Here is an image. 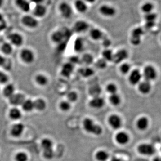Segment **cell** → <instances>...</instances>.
<instances>
[{
	"instance_id": "1",
	"label": "cell",
	"mask_w": 161,
	"mask_h": 161,
	"mask_svg": "<svg viewBox=\"0 0 161 161\" xmlns=\"http://www.w3.org/2000/svg\"><path fill=\"white\" fill-rule=\"evenodd\" d=\"M84 128L86 131L94 135H100L102 132V129L98 125H95L94 122L89 118H87L83 122Z\"/></svg>"
},
{
	"instance_id": "2",
	"label": "cell",
	"mask_w": 161,
	"mask_h": 161,
	"mask_svg": "<svg viewBox=\"0 0 161 161\" xmlns=\"http://www.w3.org/2000/svg\"><path fill=\"white\" fill-rule=\"evenodd\" d=\"M59 10L62 16L66 19L70 18L73 14V10L71 7L67 2H62L60 4L59 7Z\"/></svg>"
},
{
	"instance_id": "3",
	"label": "cell",
	"mask_w": 161,
	"mask_h": 161,
	"mask_svg": "<svg viewBox=\"0 0 161 161\" xmlns=\"http://www.w3.org/2000/svg\"><path fill=\"white\" fill-rule=\"evenodd\" d=\"M138 151L141 154L150 156L154 154L155 149L152 145L144 143L138 146Z\"/></svg>"
},
{
	"instance_id": "4",
	"label": "cell",
	"mask_w": 161,
	"mask_h": 161,
	"mask_svg": "<svg viewBox=\"0 0 161 161\" xmlns=\"http://www.w3.org/2000/svg\"><path fill=\"white\" fill-rule=\"evenodd\" d=\"M22 23L25 26L32 29L36 28L39 24L38 21L35 17L28 15L23 17Z\"/></svg>"
},
{
	"instance_id": "5",
	"label": "cell",
	"mask_w": 161,
	"mask_h": 161,
	"mask_svg": "<svg viewBox=\"0 0 161 161\" xmlns=\"http://www.w3.org/2000/svg\"><path fill=\"white\" fill-rule=\"evenodd\" d=\"M157 76L156 70L152 66L148 65L144 69L143 73V77L145 81L150 82L154 80Z\"/></svg>"
},
{
	"instance_id": "6",
	"label": "cell",
	"mask_w": 161,
	"mask_h": 161,
	"mask_svg": "<svg viewBox=\"0 0 161 161\" xmlns=\"http://www.w3.org/2000/svg\"><path fill=\"white\" fill-rule=\"evenodd\" d=\"M143 34V30L141 27H137L132 32L130 42L132 45L138 46L141 42V37Z\"/></svg>"
},
{
	"instance_id": "7",
	"label": "cell",
	"mask_w": 161,
	"mask_h": 161,
	"mask_svg": "<svg viewBox=\"0 0 161 161\" xmlns=\"http://www.w3.org/2000/svg\"><path fill=\"white\" fill-rule=\"evenodd\" d=\"M99 11L101 15L106 17H113L116 14V11L115 8L110 5H101L99 8Z\"/></svg>"
},
{
	"instance_id": "8",
	"label": "cell",
	"mask_w": 161,
	"mask_h": 161,
	"mask_svg": "<svg viewBox=\"0 0 161 161\" xmlns=\"http://www.w3.org/2000/svg\"><path fill=\"white\" fill-rule=\"evenodd\" d=\"M89 28L88 24L84 20L75 22L73 26V30L77 33H82L86 32Z\"/></svg>"
},
{
	"instance_id": "9",
	"label": "cell",
	"mask_w": 161,
	"mask_h": 161,
	"mask_svg": "<svg viewBox=\"0 0 161 161\" xmlns=\"http://www.w3.org/2000/svg\"><path fill=\"white\" fill-rule=\"evenodd\" d=\"M20 58L25 63H32L34 60V55L32 50L24 49L21 51Z\"/></svg>"
},
{
	"instance_id": "10",
	"label": "cell",
	"mask_w": 161,
	"mask_h": 161,
	"mask_svg": "<svg viewBox=\"0 0 161 161\" xmlns=\"http://www.w3.org/2000/svg\"><path fill=\"white\" fill-rule=\"evenodd\" d=\"M142 74L141 72L138 70H135L131 72L129 77V81L131 84L135 85L138 84L141 82Z\"/></svg>"
},
{
	"instance_id": "11",
	"label": "cell",
	"mask_w": 161,
	"mask_h": 161,
	"mask_svg": "<svg viewBox=\"0 0 161 161\" xmlns=\"http://www.w3.org/2000/svg\"><path fill=\"white\" fill-rule=\"evenodd\" d=\"M128 57V53L126 50L124 49L119 50L114 55L113 61L116 64H118L126 60Z\"/></svg>"
},
{
	"instance_id": "12",
	"label": "cell",
	"mask_w": 161,
	"mask_h": 161,
	"mask_svg": "<svg viewBox=\"0 0 161 161\" xmlns=\"http://www.w3.org/2000/svg\"><path fill=\"white\" fill-rule=\"evenodd\" d=\"M9 101L11 104L14 106L22 105L24 101H25V96L20 93L14 94L9 98Z\"/></svg>"
},
{
	"instance_id": "13",
	"label": "cell",
	"mask_w": 161,
	"mask_h": 161,
	"mask_svg": "<svg viewBox=\"0 0 161 161\" xmlns=\"http://www.w3.org/2000/svg\"><path fill=\"white\" fill-rule=\"evenodd\" d=\"M47 13L46 7L43 4L35 5L33 10L34 16L38 18H42L45 16Z\"/></svg>"
},
{
	"instance_id": "14",
	"label": "cell",
	"mask_w": 161,
	"mask_h": 161,
	"mask_svg": "<svg viewBox=\"0 0 161 161\" xmlns=\"http://www.w3.org/2000/svg\"><path fill=\"white\" fill-rule=\"evenodd\" d=\"M108 122L110 126L114 129H118L121 127L122 125L121 120L117 115H111L110 117Z\"/></svg>"
},
{
	"instance_id": "15",
	"label": "cell",
	"mask_w": 161,
	"mask_h": 161,
	"mask_svg": "<svg viewBox=\"0 0 161 161\" xmlns=\"http://www.w3.org/2000/svg\"><path fill=\"white\" fill-rule=\"evenodd\" d=\"M8 39L11 43L16 46H20L23 42V38L19 34H11L8 36Z\"/></svg>"
},
{
	"instance_id": "16",
	"label": "cell",
	"mask_w": 161,
	"mask_h": 161,
	"mask_svg": "<svg viewBox=\"0 0 161 161\" xmlns=\"http://www.w3.org/2000/svg\"><path fill=\"white\" fill-rule=\"evenodd\" d=\"M17 7L25 13H28L30 10V4L27 0H15Z\"/></svg>"
},
{
	"instance_id": "17",
	"label": "cell",
	"mask_w": 161,
	"mask_h": 161,
	"mask_svg": "<svg viewBox=\"0 0 161 161\" xmlns=\"http://www.w3.org/2000/svg\"><path fill=\"white\" fill-rule=\"evenodd\" d=\"M75 8L80 13H84L88 9L87 3L83 0H76L74 2Z\"/></svg>"
},
{
	"instance_id": "18",
	"label": "cell",
	"mask_w": 161,
	"mask_h": 161,
	"mask_svg": "<svg viewBox=\"0 0 161 161\" xmlns=\"http://www.w3.org/2000/svg\"><path fill=\"white\" fill-rule=\"evenodd\" d=\"M138 89L140 92H141L142 94H147L151 91V85L150 82L145 80L143 81L140 82L138 87Z\"/></svg>"
},
{
	"instance_id": "19",
	"label": "cell",
	"mask_w": 161,
	"mask_h": 161,
	"mask_svg": "<svg viewBox=\"0 0 161 161\" xmlns=\"http://www.w3.org/2000/svg\"><path fill=\"white\" fill-rule=\"evenodd\" d=\"M105 104L103 98L99 96L94 97L90 101V105L92 107L95 108H101Z\"/></svg>"
},
{
	"instance_id": "20",
	"label": "cell",
	"mask_w": 161,
	"mask_h": 161,
	"mask_svg": "<svg viewBox=\"0 0 161 161\" xmlns=\"http://www.w3.org/2000/svg\"><path fill=\"white\" fill-rule=\"evenodd\" d=\"M24 129V126L22 123H17L14 125L11 129V134L15 137L20 136Z\"/></svg>"
},
{
	"instance_id": "21",
	"label": "cell",
	"mask_w": 161,
	"mask_h": 161,
	"mask_svg": "<svg viewBox=\"0 0 161 161\" xmlns=\"http://www.w3.org/2000/svg\"><path fill=\"white\" fill-rule=\"evenodd\" d=\"M116 140L120 145H126L129 140L128 135L123 132H120L117 133L116 136Z\"/></svg>"
},
{
	"instance_id": "22",
	"label": "cell",
	"mask_w": 161,
	"mask_h": 161,
	"mask_svg": "<svg viewBox=\"0 0 161 161\" xmlns=\"http://www.w3.org/2000/svg\"><path fill=\"white\" fill-rule=\"evenodd\" d=\"M65 34L61 30H57L54 32L51 35V39L55 43L61 42L65 38Z\"/></svg>"
},
{
	"instance_id": "23",
	"label": "cell",
	"mask_w": 161,
	"mask_h": 161,
	"mask_svg": "<svg viewBox=\"0 0 161 161\" xmlns=\"http://www.w3.org/2000/svg\"><path fill=\"white\" fill-rule=\"evenodd\" d=\"M149 126V120L148 118L142 117L140 118L136 122L137 128L140 130H145Z\"/></svg>"
},
{
	"instance_id": "24",
	"label": "cell",
	"mask_w": 161,
	"mask_h": 161,
	"mask_svg": "<svg viewBox=\"0 0 161 161\" xmlns=\"http://www.w3.org/2000/svg\"><path fill=\"white\" fill-rule=\"evenodd\" d=\"M73 65L71 63H65L63 65L61 73L65 77H70L73 71Z\"/></svg>"
},
{
	"instance_id": "25",
	"label": "cell",
	"mask_w": 161,
	"mask_h": 161,
	"mask_svg": "<svg viewBox=\"0 0 161 161\" xmlns=\"http://www.w3.org/2000/svg\"><path fill=\"white\" fill-rule=\"evenodd\" d=\"M90 35L93 40H98L103 38V34L98 28H93L90 31Z\"/></svg>"
},
{
	"instance_id": "26",
	"label": "cell",
	"mask_w": 161,
	"mask_h": 161,
	"mask_svg": "<svg viewBox=\"0 0 161 161\" xmlns=\"http://www.w3.org/2000/svg\"><path fill=\"white\" fill-rule=\"evenodd\" d=\"M14 87L12 84L7 85L3 90V94L5 96L10 98L14 94Z\"/></svg>"
},
{
	"instance_id": "27",
	"label": "cell",
	"mask_w": 161,
	"mask_h": 161,
	"mask_svg": "<svg viewBox=\"0 0 161 161\" xmlns=\"http://www.w3.org/2000/svg\"><path fill=\"white\" fill-rule=\"evenodd\" d=\"M22 107L25 111H30L34 108L33 101L31 100H25L22 104Z\"/></svg>"
},
{
	"instance_id": "28",
	"label": "cell",
	"mask_w": 161,
	"mask_h": 161,
	"mask_svg": "<svg viewBox=\"0 0 161 161\" xmlns=\"http://www.w3.org/2000/svg\"><path fill=\"white\" fill-rule=\"evenodd\" d=\"M34 108L39 110H45L46 107V104L45 103V101L42 99H38V100L35 101L34 102Z\"/></svg>"
},
{
	"instance_id": "29",
	"label": "cell",
	"mask_w": 161,
	"mask_h": 161,
	"mask_svg": "<svg viewBox=\"0 0 161 161\" xmlns=\"http://www.w3.org/2000/svg\"><path fill=\"white\" fill-rule=\"evenodd\" d=\"M153 8H154V5H153V4L150 2H147L142 5L141 7V10L143 13L146 14L152 13L153 11Z\"/></svg>"
},
{
	"instance_id": "30",
	"label": "cell",
	"mask_w": 161,
	"mask_h": 161,
	"mask_svg": "<svg viewBox=\"0 0 161 161\" xmlns=\"http://www.w3.org/2000/svg\"><path fill=\"white\" fill-rule=\"evenodd\" d=\"M22 116V114L20 110L17 108H13L10 111V117L12 119H19Z\"/></svg>"
},
{
	"instance_id": "31",
	"label": "cell",
	"mask_w": 161,
	"mask_h": 161,
	"mask_svg": "<svg viewBox=\"0 0 161 161\" xmlns=\"http://www.w3.org/2000/svg\"><path fill=\"white\" fill-rule=\"evenodd\" d=\"M84 47V42H83L82 39L81 38H78L75 40L74 43V49L75 51L77 52H81L83 50Z\"/></svg>"
},
{
	"instance_id": "32",
	"label": "cell",
	"mask_w": 161,
	"mask_h": 161,
	"mask_svg": "<svg viewBox=\"0 0 161 161\" xmlns=\"http://www.w3.org/2000/svg\"><path fill=\"white\" fill-rule=\"evenodd\" d=\"M103 59L106 61H112L114 57V54L113 52L110 49H105L104 50L102 53Z\"/></svg>"
},
{
	"instance_id": "33",
	"label": "cell",
	"mask_w": 161,
	"mask_h": 161,
	"mask_svg": "<svg viewBox=\"0 0 161 161\" xmlns=\"http://www.w3.org/2000/svg\"><path fill=\"white\" fill-rule=\"evenodd\" d=\"M109 158V155L104 151H98L96 154V158L98 161H106Z\"/></svg>"
},
{
	"instance_id": "34",
	"label": "cell",
	"mask_w": 161,
	"mask_h": 161,
	"mask_svg": "<svg viewBox=\"0 0 161 161\" xmlns=\"http://www.w3.org/2000/svg\"><path fill=\"white\" fill-rule=\"evenodd\" d=\"M110 103L114 106H117L121 102V99L119 95L117 94V93L111 94L110 97Z\"/></svg>"
},
{
	"instance_id": "35",
	"label": "cell",
	"mask_w": 161,
	"mask_h": 161,
	"mask_svg": "<svg viewBox=\"0 0 161 161\" xmlns=\"http://www.w3.org/2000/svg\"><path fill=\"white\" fill-rule=\"evenodd\" d=\"M2 51L5 55H10L13 51L12 46L10 43H4L2 46Z\"/></svg>"
},
{
	"instance_id": "36",
	"label": "cell",
	"mask_w": 161,
	"mask_h": 161,
	"mask_svg": "<svg viewBox=\"0 0 161 161\" xmlns=\"http://www.w3.org/2000/svg\"><path fill=\"white\" fill-rule=\"evenodd\" d=\"M80 74L83 76V77H89L90 76H91L94 73V71L92 69L89 68H85L82 69L80 70Z\"/></svg>"
},
{
	"instance_id": "37",
	"label": "cell",
	"mask_w": 161,
	"mask_h": 161,
	"mask_svg": "<svg viewBox=\"0 0 161 161\" xmlns=\"http://www.w3.org/2000/svg\"><path fill=\"white\" fill-rule=\"evenodd\" d=\"M156 18H157V15L156 14L154 13L153 12L150 13L146 14L145 16V22L155 23Z\"/></svg>"
},
{
	"instance_id": "38",
	"label": "cell",
	"mask_w": 161,
	"mask_h": 161,
	"mask_svg": "<svg viewBox=\"0 0 161 161\" xmlns=\"http://www.w3.org/2000/svg\"><path fill=\"white\" fill-rule=\"evenodd\" d=\"M101 92V88L98 85H95L90 88V93L94 97L98 96Z\"/></svg>"
},
{
	"instance_id": "39",
	"label": "cell",
	"mask_w": 161,
	"mask_h": 161,
	"mask_svg": "<svg viewBox=\"0 0 161 161\" xmlns=\"http://www.w3.org/2000/svg\"><path fill=\"white\" fill-rule=\"evenodd\" d=\"M52 142L50 140L48 139H43L42 142V146L43 150L48 149L52 148Z\"/></svg>"
},
{
	"instance_id": "40",
	"label": "cell",
	"mask_w": 161,
	"mask_h": 161,
	"mask_svg": "<svg viewBox=\"0 0 161 161\" xmlns=\"http://www.w3.org/2000/svg\"><path fill=\"white\" fill-rule=\"evenodd\" d=\"M36 81L37 83L41 85H44L46 84V83H47V79L46 78L45 76L41 74L37 76L36 78Z\"/></svg>"
},
{
	"instance_id": "41",
	"label": "cell",
	"mask_w": 161,
	"mask_h": 161,
	"mask_svg": "<svg viewBox=\"0 0 161 161\" xmlns=\"http://www.w3.org/2000/svg\"><path fill=\"white\" fill-rule=\"evenodd\" d=\"M43 155L47 159H51L54 156V152H53L52 148L44 150L43 151Z\"/></svg>"
},
{
	"instance_id": "42",
	"label": "cell",
	"mask_w": 161,
	"mask_h": 161,
	"mask_svg": "<svg viewBox=\"0 0 161 161\" xmlns=\"http://www.w3.org/2000/svg\"><path fill=\"white\" fill-rule=\"evenodd\" d=\"M27 159H28L27 155L23 152L17 153L15 156L16 161H27Z\"/></svg>"
},
{
	"instance_id": "43",
	"label": "cell",
	"mask_w": 161,
	"mask_h": 161,
	"mask_svg": "<svg viewBox=\"0 0 161 161\" xmlns=\"http://www.w3.org/2000/svg\"><path fill=\"white\" fill-rule=\"evenodd\" d=\"M82 61L87 65H90L93 62V56H92L91 55H89V54H85L83 56Z\"/></svg>"
},
{
	"instance_id": "44",
	"label": "cell",
	"mask_w": 161,
	"mask_h": 161,
	"mask_svg": "<svg viewBox=\"0 0 161 161\" xmlns=\"http://www.w3.org/2000/svg\"><path fill=\"white\" fill-rule=\"evenodd\" d=\"M120 70L123 74H126L129 72L130 70V66L127 63H124L123 65H121V67L120 68Z\"/></svg>"
},
{
	"instance_id": "45",
	"label": "cell",
	"mask_w": 161,
	"mask_h": 161,
	"mask_svg": "<svg viewBox=\"0 0 161 161\" xmlns=\"http://www.w3.org/2000/svg\"><path fill=\"white\" fill-rule=\"evenodd\" d=\"M106 89L108 93H110L111 94L116 93L117 90L116 86L114 84H112V83L107 85Z\"/></svg>"
},
{
	"instance_id": "46",
	"label": "cell",
	"mask_w": 161,
	"mask_h": 161,
	"mask_svg": "<svg viewBox=\"0 0 161 161\" xmlns=\"http://www.w3.org/2000/svg\"><path fill=\"white\" fill-rule=\"evenodd\" d=\"M106 60L104 59H101L98 60L96 62V66L100 69H104L106 67L107 62Z\"/></svg>"
},
{
	"instance_id": "47",
	"label": "cell",
	"mask_w": 161,
	"mask_h": 161,
	"mask_svg": "<svg viewBox=\"0 0 161 161\" xmlns=\"http://www.w3.org/2000/svg\"><path fill=\"white\" fill-rule=\"evenodd\" d=\"M70 103L68 102V101H62L61 104H60V108L63 111H67L70 108Z\"/></svg>"
},
{
	"instance_id": "48",
	"label": "cell",
	"mask_w": 161,
	"mask_h": 161,
	"mask_svg": "<svg viewBox=\"0 0 161 161\" xmlns=\"http://www.w3.org/2000/svg\"><path fill=\"white\" fill-rule=\"evenodd\" d=\"M68 98L71 101H75L78 99V95L74 92H71L68 95Z\"/></svg>"
},
{
	"instance_id": "49",
	"label": "cell",
	"mask_w": 161,
	"mask_h": 161,
	"mask_svg": "<svg viewBox=\"0 0 161 161\" xmlns=\"http://www.w3.org/2000/svg\"><path fill=\"white\" fill-rule=\"evenodd\" d=\"M8 81V77L3 72L0 71V83L4 84Z\"/></svg>"
},
{
	"instance_id": "50",
	"label": "cell",
	"mask_w": 161,
	"mask_h": 161,
	"mask_svg": "<svg viewBox=\"0 0 161 161\" xmlns=\"http://www.w3.org/2000/svg\"><path fill=\"white\" fill-rule=\"evenodd\" d=\"M2 66L3 67L5 70H10L12 68V63L10 60L5 59V62Z\"/></svg>"
},
{
	"instance_id": "51",
	"label": "cell",
	"mask_w": 161,
	"mask_h": 161,
	"mask_svg": "<svg viewBox=\"0 0 161 161\" xmlns=\"http://www.w3.org/2000/svg\"><path fill=\"white\" fill-rule=\"evenodd\" d=\"M103 44L105 47H108L111 45V42L109 39L105 38L103 40Z\"/></svg>"
},
{
	"instance_id": "52",
	"label": "cell",
	"mask_w": 161,
	"mask_h": 161,
	"mask_svg": "<svg viewBox=\"0 0 161 161\" xmlns=\"http://www.w3.org/2000/svg\"><path fill=\"white\" fill-rule=\"evenodd\" d=\"M155 23H151V22H145V27L148 29H151L154 26Z\"/></svg>"
},
{
	"instance_id": "53",
	"label": "cell",
	"mask_w": 161,
	"mask_h": 161,
	"mask_svg": "<svg viewBox=\"0 0 161 161\" xmlns=\"http://www.w3.org/2000/svg\"><path fill=\"white\" fill-rule=\"evenodd\" d=\"M70 61L71 62L72 64L73 63H78V62L79 61V59L77 56H72L71 59H70Z\"/></svg>"
},
{
	"instance_id": "54",
	"label": "cell",
	"mask_w": 161,
	"mask_h": 161,
	"mask_svg": "<svg viewBox=\"0 0 161 161\" xmlns=\"http://www.w3.org/2000/svg\"><path fill=\"white\" fill-rule=\"evenodd\" d=\"M45 0H30V1L33 3H35L36 5L38 4H42Z\"/></svg>"
},
{
	"instance_id": "55",
	"label": "cell",
	"mask_w": 161,
	"mask_h": 161,
	"mask_svg": "<svg viewBox=\"0 0 161 161\" xmlns=\"http://www.w3.org/2000/svg\"><path fill=\"white\" fill-rule=\"evenodd\" d=\"M5 61V59L3 56H0V66H2Z\"/></svg>"
},
{
	"instance_id": "56",
	"label": "cell",
	"mask_w": 161,
	"mask_h": 161,
	"mask_svg": "<svg viewBox=\"0 0 161 161\" xmlns=\"http://www.w3.org/2000/svg\"><path fill=\"white\" fill-rule=\"evenodd\" d=\"M83 1L87 3L92 4L95 3L96 0H83Z\"/></svg>"
},
{
	"instance_id": "57",
	"label": "cell",
	"mask_w": 161,
	"mask_h": 161,
	"mask_svg": "<svg viewBox=\"0 0 161 161\" xmlns=\"http://www.w3.org/2000/svg\"><path fill=\"white\" fill-rule=\"evenodd\" d=\"M111 161H123V159H120L119 158H116V157H114V158L111 159Z\"/></svg>"
},
{
	"instance_id": "58",
	"label": "cell",
	"mask_w": 161,
	"mask_h": 161,
	"mask_svg": "<svg viewBox=\"0 0 161 161\" xmlns=\"http://www.w3.org/2000/svg\"><path fill=\"white\" fill-rule=\"evenodd\" d=\"M153 161H161V157L155 158L154 159H153Z\"/></svg>"
},
{
	"instance_id": "59",
	"label": "cell",
	"mask_w": 161,
	"mask_h": 161,
	"mask_svg": "<svg viewBox=\"0 0 161 161\" xmlns=\"http://www.w3.org/2000/svg\"><path fill=\"white\" fill-rule=\"evenodd\" d=\"M3 4V0H0V7H2Z\"/></svg>"
},
{
	"instance_id": "60",
	"label": "cell",
	"mask_w": 161,
	"mask_h": 161,
	"mask_svg": "<svg viewBox=\"0 0 161 161\" xmlns=\"http://www.w3.org/2000/svg\"><path fill=\"white\" fill-rule=\"evenodd\" d=\"M3 18V16L1 15V14H0V21H2Z\"/></svg>"
}]
</instances>
